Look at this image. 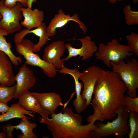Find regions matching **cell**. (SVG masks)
I'll use <instances>...</instances> for the list:
<instances>
[{
  "label": "cell",
  "mask_w": 138,
  "mask_h": 138,
  "mask_svg": "<svg viewBox=\"0 0 138 138\" xmlns=\"http://www.w3.org/2000/svg\"><path fill=\"white\" fill-rule=\"evenodd\" d=\"M37 0H28L27 2V7L32 9V4L35 3Z\"/></svg>",
  "instance_id": "cell-29"
},
{
  "label": "cell",
  "mask_w": 138,
  "mask_h": 138,
  "mask_svg": "<svg viewBox=\"0 0 138 138\" xmlns=\"http://www.w3.org/2000/svg\"><path fill=\"white\" fill-rule=\"evenodd\" d=\"M127 90L118 73L102 69L93 91L94 113L87 117V121L112 119L124 105V94Z\"/></svg>",
  "instance_id": "cell-1"
},
{
  "label": "cell",
  "mask_w": 138,
  "mask_h": 138,
  "mask_svg": "<svg viewBox=\"0 0 138 138\" xmlns=\"http://www.w3.org/2000/svg\"><path fill=\"white\" fill-rule=\"evenodd\" d=\"M124 0H117V1H121ZM133 1L134 4H136L138 2V0H133Z\"/></svg>",
  "instance_id": "cell-32"
},
{
  "label": "cell",
  "mask_w": 138,
  "mask_h": 138,
  "mask_svg": "<svg viewBox=\"0 0 138 138\" xmlns=\"http://www.w3.org/2000/svg\"><path fill=\"white\" fill-rule=\"evenodd\" d=\"M7 103L0 101V113H5L9 110L10 107L7 105Z\"/></svg>",
  "instance_id": "cell-28"
},
{
  "label": "cell",
  "mask_w": 138,
  "mask_h": 138,
  "mask_svg": "<svg viewBox=\"0 0 138 138\" xmlns=\"http://www.w3.org/2000/svg\"><path fill=\"white\" fill-rule=\"evenodd\" d=\"M16 86V84L11 86L0 84V101L7 103L14 98Z\"/></svg>",
  "instance_id": "cell-23"
},
{
  "label": "cell",
  "mask_w": 138,
  "mask_h": 138,
  "mask_svg": "<svg viewBox=\"0 0 138 138\" xmlns=\"http://www.w3.org/2000/svg\"><path fill=\"white\" fill-rule=\"evenodd\" d=\"M128 121L130 128L129 138H138V112H129Z\"/></svg>",
  "instance_id": "cell-22"
},
{
  "label": "cell",
  "mask_w": 138,
  "mask_h": 138,
  "mask_svg": "<svg viewBox=\"0 0 138 138\" xmlns=\"http://www.w3.org/2000/svg\"><path fill=\"white\" fill-rule=\"evenodd\" d=\"M123 10L127 25L130 26L138 24V11L132 10L130 4L125 5Z\"/></svg>",
  "instance_id": "cell-24"
},
{
  "label": "cell",
  "mask_w": 138,
  "mask_h": 138,
  "mask_svg": "<svg viewBox=\"0 0 138 138\" xmlns=\"http://www.w3.org/2000/svg\"><path fill=\"white\" fill-rule=\"evenodd\" d=\"M18 103L24 109L39 113L42 118L48 117L46 112L36 98L28 90L26 91L19 98Z\"/></svg>",
  "instance_id": "cell-19"
},
{
  "label": "cell",
  "mask_w": 138,
  "mask_h": 138,
  "mask_svg": "<svg viewBox=\"0 0 138 138\" xmlns=\"http://www.w3.org/2000/svg\"><path fill=\"white\" fill-rule=\"evenodd\" d=\"M111 4H114L116 3L117 1V0H107Z\"/></svg>",
  "instance_id": "cell-31"
},
{
  "label": "cell",
  "mask_w": 138,
  "mask_h": 138,
  "mask_svg": "<svg viewBox=\"0 0 138 138\" xmlns=\"http://www.w3.org/2000/svg\"><path fill=\"white\" fill-rule=\"evenodd\" d=\"M9 34L5 31L0 29V50L8 56L12 64L18 66L19 63H21L22 59L20 57L16 56L12 52L11 50L12 47L11 43L7 42L4 37Z\"/></svg>",
  "instance_id": "cell-21"
},
{
  "label": "cell",
  "mask_w": 138,
  "mask_h": 138,
  "mask_svg": "<svg viewBox=\"0 0 138 138\" xmlns=\"http://www.w3.org/2000/svg\"><path fill=\"white\" fill-rule=\"evenodd\" d=\"M112 71L118 73L127 88L128 95L131 97H137L138 88V62L133 57L125 62L124 60L110 61Z\"/></svg>",
  "instance_id": "cell-4"
},
{
  "label": "cell",
  "mask_w": 138,
  "mask_h": 138,
  "mask_svg": "<svg viewBox=\"0 0 138 138\" xmlns=\"http://www.w3.org/2000/svg\"><path fill=\"white\" fill-rule=\"evenodd\" d=\"M32 111L25 110L22 108L18 103L11 105L9 110L6 112L0 114V122L8 121L14 118L22 119L27 117L25 114L33 118Z\"/></svg>",
  "instance_id": "cell-20"
},
{
  "label": "cell",
  "mask_w": 138,
  "mask_h": 138,
  "mask_svg": "<svg viewBox=\"0 0 138 138\" xmlns=\"http://www.w3.org/2000/svg\"><path fill=\"white\" fill-rule=\"evenodd\" d=\"M128 45L138 57V34L133 32L126 36Z\"/></svg>",
  "instance_id": "cell-25"
},
{
  "label": "cell",
  "mask_w": 138,
  "mask_h": 138,
  "mask_svg": "<svg viewBox=\"0 0 138 138\" xmlns=\"http://www.w3.org/2000/svg\"><path fill=\"white\" fill-rule=\"evenodd\" d=\"M78 40L82 43V46L80 48L73 47L70 43L65 44V48L68 54L66 57L62 59L64 62L78 55L80 57H82V60H86L91 57L97 51L98 47L95 42L91 40L90 36H87Z\"/></svg>",
  "instance_id": "cell-11"
},
{
  "label": "cell",
  "mask_w": 138,
  "mask_h": 138,
  "mask_svg": "<svg viewBox=\"0 0 138 138\" xmlns=\"http://www.w3.org/2000/svg\"><path fill=\"white\" fill-rule=\"evenodd\" d=\"M129 112L124 105L117 112V118L111 122L108 121L104 124L102 121L97 122L96 128L91 131L90 134L93 138H107L115 134L116 137L123 138L128 134L130 128L128 123Z\"/></svg>",
  "instance_id": "cell-3"
},
{
  "label": "cell",
  "mask_w": 138,
  "mask_h": 138,
  "mask_svg": "<svg viewBox=\"0 0 138 138\" xmlns=\"http://www.w3.org/2000/svg\"><path fill=\"white\" fill-rule=\"evenodd\" d=\"M46 28L45 23L43 22L34 29L30 30L27 29H23L15 35L14 37V42L15 44L19 43L27 34L33 33L39 37L38 42L36 44H34L33 48V51L34 52H38L49 39Z\"/></svg>",
  "instance_id": "cell-15"
},
{
  "label": "cell",
  "mask_w": 138,
  "mask_h": 138,
  "mask_svg": "<svg viewBox=\"0 0 138 138\" xmlns=\"http://www.w3.org/2000/svg\"><path fill=\"white\" fill-rule=\"evenodd\" d=\"M6 138V134L4 132H0V138Z\"/></svg>",
  "instance_id": "cell-30"
},
{
  "label": "cell",
  "mask_w": 138,
  "mask_h": 138,
  "mask_svg": "<svg viewBox=\"0 0 138 138\" xmlns=\"http://www.w3.org/2000/svg\"><path fill=\"white\" fill-rule=\"evenodd\" d=\"M2 15L0 14V20L2 19Z\"/></svg>",
  "instance_id": "cell-33"
},
{
  "label": "cell",
  "mask_w": 138,
  "mask_h": 138,
  "mask_svg": "<svg viewBox=\"0 0 138 138\" xmlns=\"http://www.w3.org/2000/svg\"><path fill=\"white\" fill-rule=\"evenodd\" d=\"M128 45L120 44L116 38L112 39L106 45L99 43L95 56L97 59L101 60L108 68L111 67L110 61H117L124 60L131 57L133 53Z\"/></svg>",
  "instance_id": "cell-5"
},
{
  "label": "cell",
  "mask_w": 138,
  "mask_h": 138,
  "mask_svg": "<svg viewBox=\"0 0 138 138\" xmlns=\"http://www.w3.org/2000/svg\"><path fill=\"white\" fill-rule=\"evenodd\" d=\"M102 69L95 65L90 66L84 71L79 77V80L83 84L84 89L81 96L82 98L86 100L87 107L91 101L95 83Z\"/></svg>",
  "instance_id": "cell-8"
},
{
  "label": "cell",
  "mask_w": 138,
  "mask_h": 138,
  "mask_svg": "<svg viewBox=\"0 0 138 138\" xmlns=\"http://www.w3.org/2000/svg\"><path fill=\"white\" fill-rule=\"evenodd\" d=\"M4 1L0 0V14L2 16L0 20V29L9 34H12L21 29L20 21L22 15L20 9L23 6L18 2L14 7L8 8L5 6Z\"/></svg>",
  "instance_id": "cell-7"
},
{
  "label": "cell",
  "mask_w": 138,
  "mask_h": 138,
  "mask_svg": "<svg viewBox=\"0 0 138 138\" xmlns=\"http://www.w3.org/2000/svg\"><path fill=\"white\" fill-rule=\"evenodd\" d=\"M65 49V44L63 41H53L45 48L42 59L56 68H61L64 65V62L61 57L64 54Z\"/></svg>",
  "instance_id": "cell-12"
},
{
  "label": "cell",
  "mask_w": 138,
  "mask_h": 138,
  "mask_svg": "<svg viewBox=\"0 0 138 138\" xmlns=\"http://www.w3.org/2000/svg\"><path fill=\"white\" fill-rule=\"evenodd\" d=\"M34 44L30 40L23 39L19 43L15 44V49L17 53L23 56L26 60L25 63L27 65L39 67L47 77H54L57 74L56 68L35 53L33 51Z\"/></svg>",
  "instance_id": "cell-6"
},
{
  "label": "cell",
  "mask_w": 138,
  "mask_h": 138,
  "mask_svg": "<svg viewBox=\"0 0 138 138\" xmlns=\"http://www.w3.org/2000/svg\"><path fill=\"white\" fill-rule=\"evenodd\" d=\"M27 117L23 118L20 121L19 123L16 125L9 124L2 126L4 132L6 134V138H13L14 136L12 133L14 129L20 130L22 134L18 135V138H37V136L33 132V129L37 126V124L35 123L30 122Z\"/></svg>",
  "instance_id": "cell-14"
},
{
  "label": "cell",
  "mask_w": 138,
  "mask_h": 138,
  "mask_svg": "<svg viewBox=\"0 0 138 138\" xmlns=\"http://www.w3.org/2000/svg\"><path fill=\"white\" fill-rule=\"evenodd\" d=\"M73 21L77 23L79 27L85 34L87 31L86 27L84 22L81 21L77 13L72 16L70 14H66L61 9H59L57 14L51 20L46 30L49 37L54 36L56 34V29L62 28L68 22Z\"/></svg>",
  "instance_id": "cell-10"
},
{
  "label": "cell",
  "mask_w": 138,
  "mask_h": 138,
  "mask_svg": "<svg viewBox=\"0 0 138 138\" xmlns=\"http://www.w3.org/2000/svg\"><path fill=\"white\" fill-rule=\"evenodd\" d=\"M31 93L36 98L49 115L54 114L56 109L58 107L64 105L62 102L61 96L55 93Z\"/></svg>",
  "instance_id": "cell-16"
},
{
  "label": "cell",
  "mask_w": 138,
  "mask_h": 138,
  "mask_svg": "<svg viewBox=\"0 0 138 138\" xmlns=\"http://www.w3.org/2000/svg\"><path fill=\"white\" fill-rule=\"evenodd\" d=\"M8 56L0 50V84L11 86L15 82L12 63Z\"/></svg>",
  "instance_id": "cell-18"
},
{
  "label": "cell",
  "mask_w": 138,
  "mask_h": 138,
  "mask_svg": "<svg viewBox=\"0 0 138 138\" xmlns=\"http://www.w3.org/2000/svg\"><path fill=\"white\" fill-rule=\"evenodd\" d=\"M60 73L68 74L73 78L75 84L76 98L74 100L73 105L76 111L78 113L82 112L87 108L86 101L83 99L81 96V91L83 85L82 83L79 81V77L82 74L77 68L70 69L63 65L61 70H58Z\"/></svg>",
  "instance_id": "cell-13"
},
{
  "label": "cell",
  "mask_w": 138,
  "mask_h": 138,
  "mask_svg": "<svg viewBox=\"0 0 138 138\" xmlns=\"http://www.w3.org/2000/svg\"><path fill=\"white\" fill-rule=\"evenodd\" d=\"M51 118H39L40 122L47 124L53 138H92L90 132L96 128L95 122L82 125L81 115L74 113L70 108L51 115Z\"/></svg>",
  "instance_id": "cell-2"
},
{
  "label": "cell",
  "mask_w": 138,
  "mask_h": 138,
  "mask_svg": "<svg viewBox=\"0 0 138 138\" xmlns=\"http://www.w3.org/2000/svg\"><path fill=\"white\" fill-rule=\"evenodd\" d=\"M25 63L19 68L15 76L16 82V91L14 97L18 99L24 93L33 87L37 78L33 71Z\"/></svg>",
  "instance_id": "cell-9"
},
{
  "label": "cell",
  "mask_w": 138,
  "mask_h": 138,
  "mask_svg": "<svg viewBox=\"0 0 138 138\" xmlns=\"http://www.w3.org/2000/svg\"><path fill=\"white\" fill-rule=\"evenodd\" d=\"M24 20L20 22L21 25L26 29L30 30L39 27L43 22L44 13L42 10L36 8L30 9L28 7H22L20 9Z\"/></svg>",
  "instance_id": "cell-17"
},
{
  "label": "cell",
  "mask_w": 138,
  "mask_h": 138,
  "mask_svg": "<svg viewBox=\"0 0 138 138\" xmlns=\"http://www.w3.org/2000/svg\"><path fill=\"white\" fill-rule=\"evenodd\" d=\"M124 105L129 112H138V97H131L128 95H124Z\"/></svg>",
  "instance_id": "cell-26"
},
{
  "label": "cell",
  "mask_w": 138,
  "mask_h": 138,
  "mask_svg": "<svg viewBox=\"0 0 138 138\" xmlns=\"http://www.w3.org/2000/svg\"><path fill=\"white\" fill-rule=\"evenodd\" d=\"M28 0H5V6L8 8H12L15 7L18 2L21 3L24 7H27Z\"/></svg>",
  "instance_id": "cell-27"
}]
</instances>
